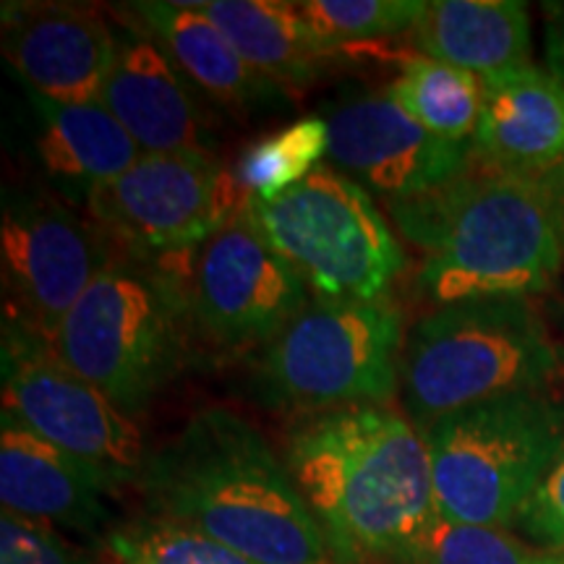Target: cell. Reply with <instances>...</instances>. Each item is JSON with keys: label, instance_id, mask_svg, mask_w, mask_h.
<instances>
[{"label": "cell", "instance_id": "cell-21", "mask_svg": "<svg viewBox=\"0 0 564 564\" xmlns=\"http://www.w3.org/2000/svg\"><path fill=\"white\" fill-rule=\"evenodd\" d=\"M199 11L232 42L241 58L278 87L316 82L335 47L303 19L299 3L278 0H207Z\"/></svg>", "mask_w": 564, "mask_h": 564}, {"label": "cell", "instance_id": "cell-13", "mask_svg": "<svg viewBox=\"0 0 564 564\" xmlns=\"http://www.w3.org/2000/svg\"><path fill=\"white\" fill-rule=\"evenodd\" d=\"M329 165L387 204L447 186L470 171V141L415 123L387 91H352L327 108Z\"/></svg>", "mask_w": 564, "mask_h": 564}, {"label": "cell", "instance_id": "cell-6", "mask_svg": "<svg viewBox=\"0 0 564 564\" xmlns=\"http://www.w3.org/2000/svg\"><path fill=\"white\" fill-rule=\"evenodd\" d=\"M444 523L510 528L564 444V408L539 390L463 408L421 429Z\"/></svg>", "mask_w": 564, "mask_h": 564}, {"label": "cell", "instance_id": "cell-5", "mask_svg": "<svg viewBox=\"0 0 564 564\" xmlns=\"http://www.w3.org/2000/svg\"><path fill=\"white\" fill-rule=\"evenodd\" d=\"M560 369V350L528 299L436 306L405 337L403 405L419 429L514 392H535Z\"/></svg>", "mask_w": 564, "mask_h": 564}, {"label": "cell", "instance_id": "cell-16", "mask_svg": "<svg viewBox=\"0 0 564 564\" xmlns=\"http://www.w3.org/2000/svg\"><path fill=\"white\" fill-rule=\"evenodd\" d=\"M123 486L95 465L40 440L0 413V502L3 512L95 533L108 523L105 494Z\"/></svg>", "mask_w": 564, "mask_h": 564}, {"label": "cell", "instance_id": "cell-31", "mask_svg": "<svg viewBox=\"0 0 564 564\" xmlns=\"http://www.w3.org/2000/svg\"><path fill=\"white\" fill-rule=\"evenodd\" d=\"M554 564H564V552H560V554H554Z\"/></svg>", "mask_w": 564, "mask_h": 564}, {"label": "cell", "instance_id": "cell-15", "mask_svg": "<svg viewBox=\"0 0 564 564\" xmlns=\"http://www.w3.org/2000/svg\"><path fill=\"white\" fill-rule=\"evenodd\" d=\"M100 102L144 154L209 152V121L188 79L147 34L118 37Z\"/></svg>", "mask_w": 564, "mask_h": 564}, {"label": "cell", "instance_id": "cell-17", "mask_svg": "<svg viewBox=\"0 0 564 564\" xmlns=\"http://www.w3.org/2000/svg\"><path fill=\"white\" fill-rule=\"evenodd\" d=\"M474 154L491 171L544 178L564 165V84L549 68L489 76Z\"/></svg>", "mask_w": 564, "mask_h": 564}, {"label": "cell", "instance_id": "cell-14", "mask_svg": "<svg viewBox=\"0 0 564 564\" xmlns=\"http://www.w3.org/2000/svg\"><path fill=\"white\" fill-rule=\"evenodd\" d=\"M0 45L30 95L70 105L100 100L118 37L97 11L11 3L3 6Z\"/></svg>", "mask_w": 564, "mask_h": 564}, {"label": "cell", "instance_id": "cell-24", "mask_svg": "<svg viewBox=\"0 0 564 564\" xmlns=\"http://www.w3.org/2000/svg\"><path fill=\"white\" fill-rule=\"evenodd\" d=\"M105 546L118 564H257L194 528L152 514L112 528Z\"/></svg>", "mask_w": 564, "mask_h": 564}, {"label": "cell", "instance_id": "cell-7", "mask_svg": "<svg viewBox=\"0 0 564 564\" xmlns=\"http://www.w3.org/2000/svg\"><path fill=\"white\" fill-rule=\"evenodd\" d=\"M403 319L390 301H308L259 356L253 392L272 411L384 405L400 387Z\"/></svg>", "mask_w": 564, "mask_h": 564}, {"label": "cell", "instance_id": "cell-20", "mask_svg": "<svg viewBox=\"0 0 564 564\" xmlns=\"http://www.w3.org/2000/svg\"><path fill=\"white\" fill-rule=\"evenodd\" d=\"M411 40L423 58L489 79L531 63V13L518 0H432Z\"/></svg>", "mask_w": 564, "mask_h": 564}, {"label": "cell", "instance_id": "cell-3", "mask_svg": "<svg viewBox=\"0 0 564 564\" xmlns=\"http://www.w3.org/2000/svg\"><path fill=\"white\" fill-rule=\"evenodd\" d=\"M387 207L421 251L415 285L440 306L528 299L562 272L564 243L546 178L486 167Z\"/></svg>", "mask_w": 564, "mask_h": 564}, {"label": "cell", "instance_id": "cell-30", "mask_svg": "<svg viewBox=\"0 0 564 564\" xmlns=\"http://www.w3.org/2000/svg\"><path fill=\"white\" fill-rule=\"evenodd\" d=\"M549 183V192H552L554 207H556V223H560V232H562V243H564V165L556 167L549 175H544Z\"/></svg>", "mask_w": 564, "mask_h": 564}, {"label": "cell", "instance_id": "cell-25", "mask_svg": "<svg viewBox=\"0 0 564 564\" xmlns=\"http://www.w3.org/2000/svg\"><path fill=\"white\" fill-rule=\"evenodd\" d=\"M303 19L329 45L366 42L413 30L426 11V0H306L299 3Z\"/></svg>", "mask_w": 564, "mask_h": 564}, {"label": "cell", "instance_id": "cell-23", "mask_svg": "<svg viewBox=\"0 0 564 564\" xmlns=\"http://www.w3.org/2000/svg\"><path fill=\"white\" fill-rule=\"evenodd\" d=\"M329 154V129L324 118H301L288 129L246 150L238 160L236 181L251 199L272 202L306 181Z\"/></svg>", "mask_w": 564, "mask_h": 564}, {"label": "cell", "instance_id": "cell-8", "mask_svg": "<svg viewBox=\"0 0 564 564\" xmlns=\"http://www.w3.org/2000/svg\"><path fill=\"white\" fill-rule=\"evenodd\" d=\"M251 220L319 299L382 301L405 251L366 188L322 165L278 199L246 202Z\"/></svg>", "mask_w": 564, "mask_h": 564}, {"label": "cell", "instance_id": "cell-18", "mask_svg": "<svg viewBox=\"0 0 564 564\" xmlns=\"http://www.w3.org/2000/svg\"><path fill=\"white\" fill-rule=\"evenodd\" d=\"M131 13L141 19L147 32L171 55L183 76L223 108L238 116H251L285 102L282 87L241 58L215 21L199 11V3L139 0L131 6Z\"/></svg>", "mask_w": 564, "mask_h": 564}, {"label": "cell", "instance_id": "cell-26", "mask_svg": "<svg viewBox=\"0 0 564 564\" xmlns=\"http://www.w3.org/2000/svg\"><path fill=\"white\" fill-rule=\"evenodd\" d=\"M423 564H554V554H539L505 528L455 525L440 520Z\"/></svg>", "mask_w": 564, "mask_h": 564}, {"label": "cell", "instance_id": "cell-22", "mask_svg": "<svg viewBox=\"0 0 564 564\" xmlns=\"http://www.w3.org/2000/svg\"><path fill=\"white\" fill-rule=\"evenodd\" d=\"M387 95L436 137L474 144L484 108V82L476 74L432 58H413L387 87Z\"/></svg>", "mask_w": 564, "mask_h": 564}, {"label": "cell", "instance_id": "cell-28", "mask_svg": "<svg viewBox=\"0 0 564 564\" xmlns=\"http://www.w3.org/2000/svg\"><path fill=\"white\" fill-rule=\"evenodd\" d=\"M514 528L546 552H564V444L552 468L514 518Z\"/></svg>", "mask_w": 564, "mask_h": 564}, {"label": "cell", "instance_id": "cell-12", "mask_svg": "<svg viewBox=\"0 0 564 564\" xmlns=\"http://www.w3.org/2000/svg\"><path fill=\"white\" fill-rule=\"evenodd\" d=\"M196 329L220 348L267 345L308 303L306 280L259 232L249 209L196 251L188 282Z\"/></svg>", "mask_w": 564, "mask_h": 564}, {"label": "cell", "instance_id": "cell-2", "mask_svg": "<svg viewBox=\"0 0 564 564\" xmlns=\"http://www.w3.org/2000/svg\"><path fill=\"white\" fill-rule=\"evenodd\" d=\"M137 486L147 514L257 564H337L288 465L228 408H204L147 453Z\"/></svg>", "mask_w": 564, "mask_h": 564}, {"label": "cell", "instance_id": "cell-4", "mask_svg": "<svg viewBox=\"0 0 564 564\" xmlns=\"http://www.w3.org/2000/svg\"><path fill=\"white\" fill-rule=\"evenodd\" d=\"M194 333L188 285L131 253L84 291L51 350L133 419L192 361Z\"/></svg>", "mask_w": 564, "mask_h": 564}, {"label": "cell", "instance_id": "cell-27", "mask_svg": "<svg viewBox=\"0 0 564 564\" xmlns=\"http://www.w3.org/2000/svg\"><path fill=\"white\" fill-rule=\"evenodd\" d=\"M0 564H91L47 523L0 514Z\"/></svg>", "mask_w": 564, "mask_h": 564}, {"label": "cell", "instance_id": "cell-9", "mask_svg": "<svg viewBox=\"0 0 564 564\" xmlns=\"http://www.w3.org/2000/svg\"><path fill=\"white\" fill-rule=\"evenodd\" d=\"M112 238L45 196L6 194L0 223L6 324L53 348L84 291L108 270Z\"/></svg>", "mask_w": 564, "mask_h": 564}, {"label": "cell", "instance_id": "cell-1", "mask_svg": "<svg viewBox=\"0 0 564 564\" xmlns=\"http://www.w3.org/2000/svg\"><path fill=\"white\" fill-rule=\"evenodd\" d=\"M285 465L337 564H423L436 512L421 429L387 405L293 423Z\"/></svg>", "mask_w": 564, "mask_h": 564}, {"label": "cell", "instance_id": "cell-29", "mask_svg": "<svg viewBox=\"0 0 564 564\" xmlns=\"http://www.w3.org/2000/svg\"><path fill=\"white\" fill-rule=\"evenodd\" d=\"M546 9V66L564 84V3H549Z\"/></svg>", "mask_w": 564, "mask_h": 564}, {"label": "cell", "instance_id": "cell-10", "mask_svg": "<svg viewBox=\"0 0 564 564\" xmlns=\"http://www.w3.org/2000/svg\"><path fill=\"white\" fill-rule=\"evenodd\" d=\"M238 183L212 152L141 154L87 199L95 223L133 257L199 249L241 212Z\"/></svg>", "mask_w": 564, "mask_h": 564}, {"label": "cell", "instance_id": "cell-11", "mask_svg": "<svg viewBox=\"0 0 564 564\" xmlns=\"http://www.w3.org/2000/svg\"><path fill=\"white\" fill-rule=\"evenodd\" d=\"M3 413L63 453L95 465L121 484L147 460L141 429L51 348L17 327H3Z\"/></svg>", "mask_w": 564, "mask_h": 564}, {"label": "cell", "instance_id": "cell-19", "mask_svg": "<svg viewBox=\"0 0 564 564\" xmlns=\"http://www.w3.org/2000/svg\"><path fill=\"white\" fill-rule=\"evenodd\" d=\"M37 112L40 162L55 186L87 204L97 188L108 186L141 160L139 144L100 100L53 102L30 95Z\"/></svg>", "mask_w": 564, "mask_h": 564}]
</instances>
